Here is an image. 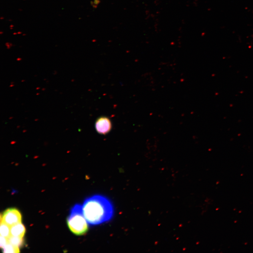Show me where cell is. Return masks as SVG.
I'll use <instances>...</instances> for the list:
<instances>
[{
    "label": "cell",
    "mask_w": 253,
    "mask_h": 253,
    "mask_svg": "<svg viewBox=\"0 0 253 253\" xmlns=\"http://www.w3.org/2000/svg\"><path fill=\"white\" fill-rule=\"evenodd\" d=\"M3 252L7 253H17L20 252L19 247L8 243L3 249Z\"/></svg>",
    "instance_id": "cell-7"
},
{
    "label": "cell",
    "mask_w": 253,
    "mask_h": 253,
    "mask_svg": "<svg viewBox=\"0 0 253 253\" xmlns=\"http://www.w3.org/2000/svg\"><path fill=\"white\" fill-rule=\"evenodd\" d=\"M25 231V227L22 223L15 224L11 227L10 234L12 236L23 238Z\"/></svg>",
    "instance_id": "cell-5"
},
{
    "label": "cell",
    "mask_w": 253,
    "mask_h": 253,
    "mask_svg": "<svg viewBox=\"0 0 253 253\" xmlns=\"http://www.w3.org/2000/svg\"><path fill=\"white\" fill-rule=\"evenodd\" d=\"M39 88H39H39H36V90H38V89H39Z\"/></svg>",
    "instance_id": "cell-14"
},
{
    "label": "cell",
    "mask_w": 253,
    "mask_h": 253,
    "mask_svg": "<svg viewBox=\"0 0 253 253\" xmlns=\"http://www.w3.org/2000/svg\"><path fill=\"white\" fill-rule=\"evenodd\" d=\"M10 226L3 222H1V236L8 238L11 236Z\"/></svg>",
    "instance_id": "cell-6"
},
{
    "label": "cell",
    "mask_w": 253,
    "mask_h": 253,
    "mask_svg": "<svg viewBox=\"0 0 253 253\" xmlns=\"http://www.w3.org/2000/svg\"><path fill=\"white\" fill-rule=\"evenodd\" d=\"M67 223L70 231L76 235H82L87 232L89 224L83 215L82 205L76 204L72 208Z\"/></svg>",
    "instance_id": "cell-2"
},
{
    "label": "cell",
    "mask_w": 253,
    "mask_h": 253,
    "mask_svg": "<svg viewBox=\"0 0 253 253\" xmlns=\"http://www.w3.org/2000/svg\"><path fill=\"white\" fill-rule=\"evenodd\" d=\"M17 61H21V60H22V59L21 58H18L17 59Z\"/></svg>",
    "instance_id": "cell-10"
},
{
    "label": "cell",
    "mask_w": 253,
    "mask_h": 253,
    "mask_svg": "<svg viewBox=\"0 0 253 253\" xmlns=\"http://www.w3.org/2000/svg\"><path fill=\"white\" fill-rule=\"evenodd\" d=\"M82 206L83 215L89 225H100L110 221L113 217V204L103 195H95L88 197Z\"/></svg>",
    "instance_id": "cell-1"
},
{
    "label": "cell",
    "mask_w": 253,
    "mask_h": 253,
    "mask_svg": "<svg viewBox=\"0 0 253 253\" xmlns=\"http://www.w3.org/2000/svg\"><path fill=\"white\" fill-rule=\"evenodd\" d=\"M13 86H14V85L13 84H11L10 85V87H13Z\"/></svg>",
    "instance_id": "cell-11"
},
{
    "label": "cell",
    "mask_w": 253,
    "mask_h": 253,
    "mask_svg": "<svg viewBox=\"0 0 253 253\" xmlns=\"http://www.w3.org/2000/svg\"><path fill=\"white\" fill-rule=\"evenodd\" d=\"M8 243L12 244V245L18 247L21 246L23 244V238L18 237H15L11 235L8 238Z\"/></svg>",
    "instance_id": "cell-8"
},
{
    "label": "cell",
    "mask_w": 253,
    "mask_h": 253,
    "mask_svg": "<svg viewBox=\"0 0 253 253\" xmlns=\"http://www.w3.org/2000/svg\"><path fill=\"white\" fill-rule=\"evenodd\" d=\"M22 220L21 213L15 208L8 209L1 215V222H4L10 227L15 224L22 223Z\"/></svg>",
    "instance_id": "cell-3"
},
{
    "label": "cell",
    "mask_w": 253,
    "mask_h": 253,
    "mask_svg": "<svg viewBox=\"0 0 253 253\" xmlns=\"http://www.w3.org/2000/svg\"><path fill=\"white\" fill-rule=\"evenodd\" d=\"M39 93H38V94H36V95H39Z\"/></svg>",
    "instance_id": "cell-15"
},
{
    "label": "cell",
    "mask_w": 253,
    "mask_h": 253,
    "mask_svg": "<svg viewBox=\"0 0 253 253\" xmlns=\"http://www.w3.org/2000/svg\"><path fill=\"white\" fill-rule=\"evenodd\" d=\"M24 81H25V80H22V82H24Z\"/></svg>",
    "instance_id": "cell-13"
},
{
    "label": "cell",
    "mask_w": 253,
    "mask_h": 253,
    "mask_svg": "<svg viewBox=\"0 0 253 253\" xmlns=\"http://www.w3.org/2000/svg\"><path fill=\"white\" fill-rule=\"evenodd\" d=\"M45 90V88H43V89H42V90L43 91H44V90Z\"/></svg>",
    "instance_id": "cell-12"
},
{
    "label": "cell",
    "mask_w": 253,
    "mask_h": 253,
    "mask_svg": "<svg viewBox=\"0 0 253 253\" xmlns=\"http://www.w3.org/2000/svg\"><path fill=\"white\" fill-rule=\"evenodd\" d=\"M8 243V238L1 236V248L3 249Z\"/></svg>",
    "instance_id": "cell-9"
},
{
    "label": "cell",
    "mask_w": 253,
    "mask_h": 253,
    "mask_svg": "<svg viewBox=\"0 0 253 253\" xmlns=\"http://www.w3.org/2000/svg\"><path fill=\"white\" fill-rule=\"evenodd\" d=\"M96 128L98 133L103 135L107 134L112 128L111 121L106 117H100L96 120Z\"/></svg>",
    "instance_id": "cell-4"
}]
</instances>
